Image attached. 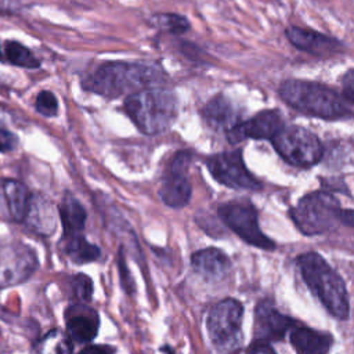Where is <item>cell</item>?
<instances>
[{"label": "cell", "mask_w": 354, "mask_h": 354, "mask_svg": "<svg viewBox=\"0 0 354 354\" xmlns=\"http://www.w3.org/2000/svg\"><path fill=\"white\" fill-rule=\"evenodd\" d=\"M166 80L165 71L152 62H109L101 65L84 83L90 91L104 97H119L155 87Z\"/></svg>", "instance_id": "obj_1"}, {"label": "cell", "mask_w": 354, "mask_h": 354, "mask_svg": "<svg viewBox=\"0 0 354 354\" xmlns=\"http://www.w3.org/2000/svg\"><path fill=\"white\" fill-rule=\"evenodd\" d=\"M278 94L286 105L313 118L336 120L353 116L344 98L329 86L318 82L286 79L279 84Z\"/></svg>", "instance_id": "obj_2"}, {"label": "cell", "mask_w": 354, "mask_h": 354, "mask_svg": "<svg viewBox=\"0 0 354 354\" xmlns=\"http://www.w3.org/2000/svg\"><path fill=\"white\" fill-rule=\"evenodd\" d=\"M296 263L306 285L330 315L346 319L350 314V301L342 277L315 252L300 254Z\"/></svg>", "instance_id": "obj_3"}, {"label": "cell", "mask_w": 354, "mask_h": 354, "mask_svg": "<svg viewBox=\"0 0 354 354\" xmlns=\"http://www.w3.org/2000/svg\"><path fill=\"white\" fill-rule=\"evenodd\" d=\"M124 109L140 131L159 134L177 119L178 102L171 90L149 87L129 94L124 100Z\"/></svg>", "instance_id": "obj_4"}, {"label": "cell", "mask_w": 354, "mask_h": 354, "mask_svg": "<svg viewBox=\"0 0 354 354\" xmlns=\"http://www.w3.org/2000/svg\"><path fill=\"white\" fill-rule=\"evenodd\" d=\"M243 307L235 299H224L214 304L206 318L210 342L218 354H238L242 348Z\"/></svg>", "instance_id": "obj_5"}, {"label": "cell", "mask_w": 354, "mask_h": 354, "mask_svg": "<svg viewBox=\"0 0 354 354\" xmlns=\"http://www.w3.org/2000/svg\"><path fill=\"white\" fill-rule=\"evenodd\" d=\"M339 201L328 191L319 189L304 195L290 210L296 227L306 235H319L340 223Z\"/></svg>", "instance_id": "obj_6"}, {"label": "cell", "mask_w": 354, "mask_h": 354, "mask_svg": "<svg viewBox=\"0 0 354 354\" xmlns=\"http://www.w3.org/2000/svg\"><path fill=\"white\" fill-rule=\"evenodd\" d=\"M270 141L283 160L297 167H311L324 155L319 138L301 126L285 124Z\"/></svg>", "instance_id": "obj_7"}, {"label": "cell", "mask_w": 354, "mask_h": 354, "mask_svg": "<svg viewBox=\"0 0 354 354\" xmlns=\"http://www.w3.org/2000/svg\"><path fill=\"white\" fill-rule=\"evenodd\" d=\"M220 218L246 243L272 250L275 243L260 230L257 210L248 199H234L218 207Z\"/></svg>", "instance_id": "obj_8"}, {"label": "cell", "mask_w": 354, "mask_h": 354, "mask_svg": "<svg viewBox=\"0 0 354 354\" xmlns=\"http://www.w3.org/2000/svg\"><path fill=\"white\" fill-rule=\"evenodd\" d=\"M206 166L220 184L234 189H261V183L246 169L242 151L232 149L207 158Z\"/></svg>", "instance_id": "obj_9"}, {"label": "cell", "mask_w": 354, "mask_h": 354, "mask_svg": "<svg viewBox=\"0 0 354 354\" xmlns=\"http://www.w3.org/2000/svg\"><path fill=\"white\" fill-rule=\"evenodd\" d=\"M191 151H178L170 160L167 174L159 189L162 202L170 207H183L191 199V184L187 177V169L191 163Z\"/></svg>", "instance_id": "obj_10"}, {"label": "cell", "mask_w": 354, "mask_h": 354, "mask_svg": "<svg viewBox=\"0 0 354 354\" xmlns=\"http://www.w3.org/2000/svg\"><path fill=\"white\" fill-rule=\"evenodd\" d=\"M35 252L22 243H10L0 249V288L28 279L36 268Z\"/></svg>", "instance_id": "obj_11"}, {"label": "cell", "mask_w": 354, "mask_h": 354, "mask_svg": "<svg viewBox=\"0 0 354 354\" xmlns=\"http://www.w3.org/2000/svg\"><path fill=\"white\" fill-rule=\"evenodd\" d=\"M283 126V116L278 109H264L248 120L238 122L227 131V137L232 144L248 138L271 140Z\"/></svg>", "instance_id": "obj_12"}, {"label": "cell", "mask_w": 354, "mask_h": 354, "mask_svg": "<svg viewBox=\"0 0 354 354\" xmlns=\"http://www.w3.org/2000/svg\"><path fill=\"white\" fill-rule=\"evenodd\" d=\"M285 36L293 47L318 58L335 57L344 48L340 40L307 28L288 26Z\"/></svg>", "instance_id": "obj_13"}, {"label": "cell", "mask_w": 354, "mask_h": 354, "mask_svg": "<svg viewBox=\"0 0 354 354\" xmlns=\"http://www.w3.org/2000/svg\"><path fill=\"white\" fill-rule=\"evenodd\" d=\"M295 325V319L279 313L271 301L263 300L254 311V337L257 342L281 340Z\"/></svg>", "instance_id": "obj_14"}, {"label": "cell", "mask_w": 354, "mask_h": 354, "mask_svg": "<svg viewBox=\"0 0 354 354\" xmlns=\"http://www.w3.org/2000/svg\"><path fill=\"white\" fill-rule=\"evenodd\" d=\"M202 116L205 122L212 126L213 129H224L228 131L234 127L239 120L241 112L238 111L236 105L225 95L217 94L212 97L202 109Z\"/></svg>", "instance_id": "obj_15"}, {"label": "cell", "mask_w": 354, "mask_h": 354, "mask_svg": "<svg viewBox=\"0 0 354 354\" xmlns=\"http://www.w3.org/2000/svg\"><path fill=\"white\" fill-rule=\"evenodd\" d=\"M191 266L195 272L206 279L217 281L231 268L230 257L217 248H206L191 256Z\"/></svg>", "instance_id": "obj_16"}, {"label": "cell", "mask_w": 354, "mask_h": 354, "mask_svg": "<svg viewBox=\"0 0 354 354\" xmlns=\"http://www.w3.org/2000/svg\"><path fill=\"white\" fill-rule=\"evenodd\" d=\"M100 326L98 315L87 307H72L66 314L68 336L79 343L90 342L95 337Z\"/></svg>", "instance_id": "obj_17"}, {"label": "cell", "mask_w": 354, "mask_h": 354, "mask_svg": "<svg viewBox=\"0 0 354 354\" xmlns=\"http://www.w3.org/2000/svg\"><path fill=\"white\" fill-rule=\"evenodd\" d=\"M290 343L299 354H328L333 339L308 326H295L290 330Z\"/></svg>", "instance_id": "obj_18"}, {"label": "cell", "mask_w": 354, "mask_h": 354, "mask_svg": "<svg viewBox=\"0 0 354 354\" xmlns=\"http://www.w3.org/2000/svg\"><path fill=\"white\" fill-rule=\"evenodd\" d=\"M1 187L10 217L14 221H22L26 217L30 202L28 189L15 180H4Z\"/></svg>", "instance_id": "obj_19"}, {"label": "cell", "mask_w": 354, "mask_h": 354, "mask_svg": "<svg viewBox=\"0 0 354 354\" xmlns=\"http://www.w3.org/2000/svg\"><path fill=\"white\" fill-rule=\"evenodd\" d=\"M26 217H28L32 228L37 230L41 234L51 232L55 225L54 210H53L51 203L47 199H43L40 196L30 198Z\"/></svg>", "instance_id": "obj_20"}, {"label": "cell", "mask_w": 354, "mask_h": 354, "mask_svg": "<svg viewBox=\"0 0 354 354\" xmlns=\"http://www.w3.org/2000/svg\"><path fill=\"white\" fill-rule=\"evenodd\" d=\"M61 220L66 235H75L80 232L86 224V210L77 199L66 195L59 207Z\"/></svg>", "instance_id": "obj_21"}, {"label": "cell", "mask_w": 354, "mask_h": 354, "mask_svg": "<svg viewBox=\"0 0 354 354\" xmlns=\"http://www.w3.org/2000/svg\"><path fill=\"white\" fill-rule=\"evenodd\" d=\"M30 354H72V343L62 330L53 329L32 346Z\"/></svg>", "instance_id": "obj_22"}, {"label": "cell", "mask_w": 354, "mask_h": 354, "mask_svg": "<svg viewBox=\"0 0 354 354\" xmlns=\"http://www.w3.org/2000/svg\"><path fill=\"white\" fill-rule=\"evenodd\" d=\"M68 242L65 246L66 254L77 264H83L87 261H94L95 259H98L101 250L98 246L90 243L88 241H86L82 235H69L68 236Z\"/></svg>", "instance_id": "obj_23"}, {"label": "cell", "mask_w": 354, "mask_h": 354, "mask_svg": "<svg viewBox=\"0 0 354 354\" xmlns=\"http://www.w3.org/2000/svg\"><path fill=\"white\" fill-rule=\"evenodd\" d=\"M151 22L158 29L171 33V35H183L187 30H189V28H191L188 19L184 15H180L176 12L155 14L151 18Z\"/></svg>", "instance_id": "obj_24"}, {"label": "cell", "mask_w": 354, "mask_h": 354, "mask_svg": "<svg viewBox=\"0 0 354 354\" xmlns=\"http://www.w3.org/2000/svg\"><path fill=\"white\" fill-rule=\"evenodd\" d=\"M6 55L8 61L14 65L24 68H37L40 62L35 58V55L22 44L17 41H8L6 46Z\"/></svg>", "instance_id": "obj_25"}, {"label": "cell", "mask_w": 354, "mask_h": 354, "mask_svg": "<svg viewBox=\"0 0 354 354\" xmlns=\"http://www.w3.org/2000/svg\"><path fill=\"white\" fill-rule=\"evenodd\" d=\"M36 109L44 116H55L58 111V102L53 93L41 91L36 98Z\"/></svg>", "instance_id": "obj_26"}, {"label": "cell", "mask_w": 354, "mask_h": 354, "mask_svg": "<svg viewBox=\"0 0 354 354\" xmlns=\"http://www.w3.org/2000/svg\"><path fill=\"white\" fill-rule=\"evenodd\" d=\"M72 286L73 292L82 301H88L93 295V282L91 279L84 274H77L72 278Z\"/></svg>", "instance_id": "obj_27"}, {"label": "cell", "mask_w": 354, "mask_h": 354, "mask_svg": "<svg viewBox=\"0 0 354 354\" xmlns=\"http://www.w3.org/2000/svg\"><path fill=\"white\" fill-rule=\"evenodd\" d=\"M342 88H343L344 100L354 104V68L348 69L342 76Z\"/></svg>", "instance_id": "obj_28"}, {"label": "cell", "mask_w": 354, "mask_h": 354, "mask_svg": "<svg viewBox=\"0 0 354 354\" xmlns=\"http://www.w3.org/2000/svg\"><path fill=\"white\" fill-rule=\"evenodd\" d=\"M119 270H120V279H122V285L123 288L130 293L133 290V279L130 277L129 268L126 266L124 257H123V252H119Z\"/></svg>", "instance_id": "obj_29"}, {"label": "cell", "mask_w": 354, "mask_h": 354, "mask_svg": "<svg viewBox=\"0 0 354 354\" xmlns=\"http://www.w3.org/2000/svg\"><path fill=\"white\" fill-rule=\"evenodd\" d=\"M17 136L4 130V129H0V151L1 152H7V151H12L15 147H17Z\"/></svg>", "instance_id": "obj_30"}, {"label": "cell", "mask_w": 354, "mask_h": 354, "mask_svg": "<svg viewBox=\"0 0 354 354\" xmlns=\"http://www.w3.org/2000/svg\"><path fill=\"white\" fill-rule=\"evenodd\" d=\"M246 354H277L266 342H256L253 343Z\"/></svg>", "instance_id": "obj_31"}, {"label": "cell", "mask_w": 354, "mask_h": 354, "mask_svg": "<svg viewBox=\"0 0 354 354\" xmlns=\"http://www.w3.org/2000/svg\"><path fill=\"white\" fill-rule=\"evenodd\" d=\"M113 348L108 346H88L80 351V354H112Z\"/></svg>", "instance_id": "obj_32"}, {"label": "cell", "mask_w": 354, "mask_h": 354, "mask_svg": "<svg viewBox=\"0 0 354 354\" xmlns=\"http://www.w3.org/2000/svg\"><path fill=\"white\" fill-rule=\"evenodd\" d=\"M340 224L347 227H354V210L353 209H342L340 210Z\"/></svg>", "instance_id": "obj_33"}, {"label": "cell", "mask_w": 354, "mask_h": 354, "mask_svg": "<svg viewBox=\"0 0 354 354\" xmlns=\"http://www.w3.org/2000/svg\"><path fill=\"white\" fill-rule=\"evenodd\" d=\"M0 59H3V55H1V50H0Z\"/></svg>", "instance_id": "obj_34"}]
</instances>
